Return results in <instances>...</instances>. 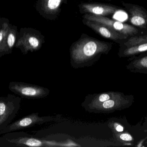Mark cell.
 Listing matches in <instances>:
<instances>
[{
	"instance_id": "obj_2",
	"label": "cell",
	"mask_w": 147,
	"mask_h": 147,
	"mask_svg": "<svg viewBox=\"0 0 147 147\" xmlns=\"http://www.w3.org/2000/svg\"><path fill=\"white\" fill-rule=\"evenodd\" d=\"M62 144L39 140L24 132H9L0 137V147L65 146Z\"/></svg>"
},
{
	"instance_id": "obj_21",
	"label": "cell",
	"mask_w": 147,
	"mask_h": 147,
	"mask_svg": "<svg viewBox=\"0 0 147 147\" xmlns=\"http://www.w3.org/2000/svg\"><path fill=\"white\" fill-rule=\"evenodd\" d=\"M144 146L147 147V139L144 142Z\"/></svg>"
},
{
	"instance_id": "obj_10",
	"label": "cell",
	"mask_w": 147,
	"mask_h": 147,
	"mask_svg": "<svg viewBox=\"0 0 147 147\" xmlns=\"http://www.w3.org/2000/svg\"><path fill=\"white\" fill-rule=\"evenodd\" d=\"M81 14H91L101 16H107L116 13L118 7L98 3H82L78 5Z\"/></svg>"
},
{
	"instance_id": "obj_4",
	"label": "cell",
	"mask_w": 147,
	"mask_h": 147,
	"mask_svg": "<svg viewBox=\"0 0 147 147\" xmlns=\"http://www.w3.org/2000/svg\"><path fill=\"white\" fill-rule=\"evenodd\" d=\"M134 102V97L133 95H125L122 92L117 94L110 99L98 106L88 110L90 113L108 114L113 113L116 110L128 108Z\"/></svg>"
},
{
	"instance_id": "obj_13",
	"label": "cell",
	"mask_w": 147,
	"mask_h": 147,
	"mask_svg": "<svg viewBox=\"0 0 147 147\" xmlns=\"http://www.w3.org/2000/svg\"><path fill=\"white\" fill-rule=\"evenodd\" d=\"M117 92L108 91L98 94L87 95L81 105L86 111L95 106L110 99L117 94Z\"/></svg>"
},
{
	"instance_id": "obj_19",
	"label": "cell",
	"mask_w": 147,
	"mask_h": 147,
	"mask_svg": "<svg viewBox=\"0 0 147 147\" xmlns=\"http://www.w3.org/2000/svg\"><path fill=\"white\" fill-rule=\"evenodd\" d=\"M13 119L8 117H3L0 118V131L6 127L9 123H11Z\"/></svg>"
},
{
	"instance_id": "obj_15",
	"label": "cell",
	"mask_w": 147,
	"mask_h": 147,
	"mask_svg": "<svg viewBox=\"0 0 147 147\" xmlns=\"http://www.w3.org/2000/svg\"><path fill=\"white\" fill-rule=\"evenodd\" d=\"M10 25L7 19H0V57L9 54L7 46V38Z\"/></svg>"
},
{
	"instance_id": "obj_16",
	"label": "cell",
	"mask_w": 147,
	"mask_h": 147,
	"mask_svg": "<svg viewBox=\"0 0 147 147\" xmlns=\"http://www.w3.org/2000/svg\"><path fill=\"white\" fill-rule=\"evenodd\" d=\"M147 51V43L128 47H120L118 55L120 58L134 57Z\"/></svg>"
},
{
	"instance_id": "obj_8",
	"label": "cell",
	"mask_w": 147,
	"mask_h": 147,
	"mask_svg": "<svg viewBox=\"0 0 147 147\" xmlns=\"http://www.w3.org/2000/svg\"><path fill=\"white\" fill-rule=\"evenodd\" d=\"M67 2V0H38L36 10L45 19L54 20L59 16L62 4Z\"/></svg>"
},
{
	"instance_id": "obj_1",
	"label": "cell",
	"mask_w": 147,
	"mask_h": 147,
	"mask_svg": "<svg viewBox=\"0 0 147 147\" xmlns=\"http://www.w3.org/2000/svg\"><path fill=\"white\" fill-rule=\"evenodd\" d=\"M111 43L102 41L83 34L70 48V64L74 69L89 67L112 48Z\"/></svg>"
},
{
	"instance_id": "obj_9",
	"label": "cell",
	"mask_w": 147,
	"mask_h": 147,
	"mask_svg": "<svg viewBox=\"0 0 147 147\" xmlns=\"http://www.w3.org/2000/svg\"><path fill=\"white\" fill-rule=\"evenodd\" d=\"M21 102L20 96L12 94L0 97V118L6 117L13 119L20 108Z\"/></svg>"
},
{
	"instance_id": "obj_17",
	"label": "cell",
	"mask_w": 147,
	"mask_h": 147,
	"mask_svg": "<svg viewBox=\"0 0 147 147\" xmlns=\"http://www.w3.org/2000/svg\"><path fill=\"white\" fill-rule=\"evenodd\" d=\"M18 35L19 33L17 31V28L15 26H13L11 24L7 38V46L9 54L11 53L13 48L15 46Z\"/></svg>"
},
{
	"instance_id": "obj_20",
	"label": "cell",
	"mask_w": 147,
	"mask_h": 147,
	"mask_svg": "<svg viewBox=\"0 0 147 147\" xmlns=\"http://www.w3.org/2000/svg\"><path fill=\"white\" fill-rule=\"evenodd\" d=\"M142 127L144 128L145 132H147V114L145 118V121L142 124Z\"/></svg>"
},
{
	"instance_id": "obj_6",
	"label": "cell",
	"mask_w": 147,
	"mask_h": 147,
	"mask_svg": "<svg viewBox=\"0 0 147 147\" xmlns=\"http://www.w3.org/2000/svg\"><path fill=\"white\" fill-rule=\"evenodd\" d=\"M59 119V117H58L50 116L40 117L38 113H32L13 123H9L0 131V135L31 127L37 124H42L48 122L57 121Z\"/></svg>"
},
{
	"instance_id": "obj_12",
	"label": "cell",
	"mask_w": 147,
	"mask_h": 147,
	"mask_svg": "<svg viewBox=\"0 0 147 147\" xmlns=\"http://www.w3.org/2000/svg\"><path fill=\"white\" fill-rule=\"evenodd\" d=\"M125 6L130 14L129 20L134 26L142 29H147V11L144 8L134 4L125 3Z\"/></svg>"
},
{
	"instance_id": "obj_5",
	"label": "cell",
	"mask_w": 147,
	"mask_h": 147,
	"mask_svg": "<svg viewBox=\"0 0 147 147\" xmlns=\"http://www.w3.org/2000/svg\"><path fill=\"white\" fill-rule=\"evenodd\" d=\"M9 89L19 96L29 99L44 98L50 93L47 88L21 82H10Z\"/></svg>"
},
{
	"instance_id": "obj_14",
	"label": "cell",
	"mask_w": 147,
	"mask_h": 147,
	"mask_svg": "<svg viewBox=\"0 0 147 147\" xmlns=\"http://www.w3.org/2000/svg\"><path fill=\"white\" fill-rule=\"evenodd\" d=\"M129 60L130 63L126 68L129 72L147 74V53L141 54L137 57H131Z\"/></svg>"
},
{
	"instance_id": "obj_7",
	"label": "cell",
	"mask_w": 147,
	"mask_h": 147,
	"mask_svg": "<svg viewBox=\"0 0 147 147\" xmlns=\"http://www.w3.org/2000/svg\"><path fill=\"white\" fill-rule=\"evenodd\" d=\"M83 18L89 20L103 24L117 33L126 36H137L140 35V31L131 25L123 23L119 21L111 20L106 16L95 15L91 14H85Z\"/></svg>"
},
{
	"instance_id": "obj_11",
	"label": "cell",
	"mask_w": 147,
	"mask_h": 147,
	"mask_svg": "<svg viewBox=\"0 0 147 147\" xmlns=\"http://www.w3.org/2000/svg\"><path fill=\"white\" fill-rule=\"evenodd\" d=\"M82 22L84 25L91 28L100 36L118 43L119 42L120 43L128 38V36L117 33L108 27L99 22L89 20L84 18Z\"/></svg>"
},
{
	"instance_id": "obj_3",
	"label": "cell",
	"mask_w": 147,
	"mask_h": 147,
	"mask_svg": "<svg viewBox=\"0 0 147 147\" xmlns=\"http://www.w3.org/2000/svg\"><path fill=\"white\" fill-rule=\"evenodd\" d=\"M45 37L38 30L31 28H22L18 35L15 47L23 54L40 49L45 42Z\"/></svg>"
},
{
	"instance_id": "obj_18",
	"label": "cell",
	"mask_w": 147,
	"mask_h": 147,
	"mask_svg": "<svg viewBox=\"0 0 147 147\" xmlns=\"http://www.w3.org/2000/svg\"><path fill=\"white\" fill-rule=\"evenodd\" d=\"M147 43V34L132 36L120 43V47H128Z\"/></svg>"
}]
</instances>
